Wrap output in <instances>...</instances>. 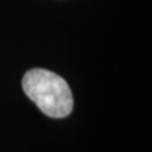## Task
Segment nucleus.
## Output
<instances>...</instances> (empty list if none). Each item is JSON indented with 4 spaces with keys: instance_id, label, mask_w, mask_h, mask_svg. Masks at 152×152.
<instances>
[{
    "instance_id": "f257e3e1",
    "label": "nucleus",
    "mask_w": 152,
    "mask_h": 152,
    "mask_svg": "<svg viewBox=\"0 0 152 152\" xmlns=\"http://www.w3.org/2000/svg\"><path fill=\"white\" fill-rule=\"evenodd\" d=\"M28 98L51 118H65L74 108V98L69 84L60 75L45 69L27 71L22 81Z\"/></svg>"
}]
</instances>
